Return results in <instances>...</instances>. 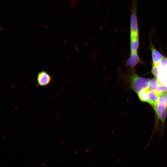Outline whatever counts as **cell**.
<instances>
[{"mask_svg": "<svg viewBox=\"0 0 167 167\" xmlns=\"http://www.w3.org/2000/svg\"><path fill=\"white\" fill-rule=\"evenodd\" d=\"M137 0H132L130 20V36H139L137 10Z\"/></svg>", "mask_w": 167, "mask_h": 167, "instance_id": "obj_1", "label": "cell"}, {"mask_svg": "<svg viewBox=\"0 0 167 167\" xmlns=\"http://www.w3.org/2000/svg\"><path fill=\"white\" fill-rule=\"evenodd\" d=\"M131 88L136 93L148 88L150 79L140 77L135 74L131 78Z\"/></svg>", "mask_w": 167, "mask_h": 167, "instance_id": "obj_2", "label": "cell"}, {"mask_svg": "<svg viewBox=\"0 0 167 167\" xmlns=\"http://www.w3.org/2000/svg\"><path fill=\"white\" fill-rule=\"evenodd\" d=\"M159 74L158 80L167 87V58H164L159 66Z\"/></svg>", "mask_w": 167, "mask_h": 167, "instance_id": "obj_3", "label": "cell"}, {"mask_svg": "<svg viewBox=\"0 0 167 167\" xmlns=\"http://www.w3.org/2000/svg\"><path fill=\"white\" fill-rule=\"evenodd\" d=\"M51 79V77L49 74L45 71H41L37 75V85L45 87L49 84Z\"/></svg>", "mask_w": 167, "mask_h": 167, "instance_id": "obj_4", "label": "cell"}, {"mask_svg": "<svg viewBox=\"0 0 167 167\" xmlns=\"http://www.w3.org/2000/svg\"><path fill=\"white\" fill-rule=\"evenodd\" d=\"M160 94L155 91L147 89L148 102L154 106L157 103Z\"/></svg>", "mask_w": 167, "mask_h": 167, "instance_id": "obj_5", "label": "cell"}, {"mask_svg": "<svg viewBox=\"0 0 167 167\" xmlns=\"http://www.w3.org/2000/svg\"><path fill=\"white\" fill-rule=\"evenodd\" d=\"M151 51L153 63L159 65L161 61L164 58L163 56L151 45Z\"/></svg>", "mask_w": 167, "mask_h": 167, "instance_id": "obj_6", "label": "cell"}, {"mask_svg": "<svg viewBox=\"0 0 167 167\" xmlns=\"http://www.w3.org/2000/svg\"><path fill=\"white\" fill-rule=\"evenodd\" d=\"M139 45V36H130L131 54L137 53Z\"/></svg>", "mask_w": 167, "mask_h": 167, "instance_id": "obj_7", "label": "cell"}, {"mask_svg": "<svg viewBox=\"0 0 167 167\" xmlns=\"http://www.w3.org/2000/svg\"><path fill=\"white\" fill-rule=\"evenodd\" d=\"M140 62V60L137 53L131 54L130 57L127 60L126 63L129 66L134 67L136 65Z\"/></svg>", "mask_w": 167, "mask_h": 167, "instance_id": "obj_8", "label": "cell"}, {"mask_svg": "<svg viewBox=\"0 0 167 167\" xmlns=\"http://www.w3.org/2000/svg\"><path fill=\"white\" fill-rule=\"evenodd\" d=\"M148 88L144 89L137 93L139 99L142 102H148Z\"/></svg>", "mask_w": 167, "mask_h": 167, "instance_id": "obj_9", "label": "cell"}, {"mask_svg": "<svg viewBox=\"0 0 167 167\" xmlns=\"http://www.w3.org/2000/svg\"><path fill=\"white\" fill-rule=\"evenodd\" d=\"M159 82L155 78L150 80L148 88L151 90L155 91Z\"/></svg>", "mask_w": 167, "mask_h": 167, "instance_id": "obj_10", "label": "cell"}, {"mask_svg": "<svg viewBox=\"0 0 167 167\" xmlns=\"http://www.w3.org/2000/svg\"><path fill=\"white\" fill-rule=\"evenodd\" d=\"M159 65L153 63L152 69V72L157 80L159 74Z\"/></svg>", "mask_w": 167, "mask_h": 167, "instance_id": "obj_11", "label": "cell"}, {"mask_svg": "<svg viewBox=\"0 0 167 167\" xmlns=\"http://www.w3.org/2000/svg\"><path fill=\"white\" fill-rule=\"evenodd\" d=\"M155 91L160 94L162 93L167 92V87L159 82Z\"/></svg>", "mask_w": 167, "mask_h": 167, "instance_id": "obj_12", "label": "cell"}]
</instances>
